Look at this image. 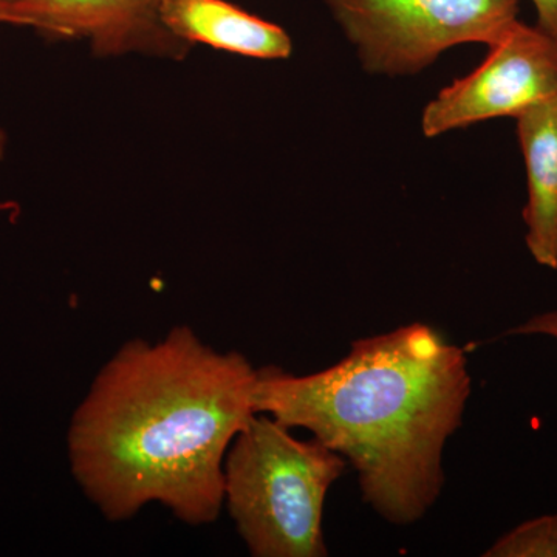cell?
Returning a JSON list of instances; mask_svg holds the SVG:
<instances>
[{
  "instance_id": "2",
  "label": "cell",
  "mask_w": 557,
  "mask_h": 557,
  "mask_svg": "<svg viewBox=\"0 0 557 557\" xmlns=\"http://www.w3.org/2000/svg\"><path fill=\"white\" fill-rule=\"evenodd\" d=\"M469 397L465 351L413 322L355 341L321 372L258 369L255 403L258 413L306 429L346 458L364 504L392 525L408 527L442 494L443 453Z\"/></svg>"
},
{
  "instance_id": "3",
  "label": "cell",
  "mask_w": 557,
  "mask_h": 557,
  "mask_svg": "<svg viewBox=\"0 0 557 557\" xmlns=\"http://www.w3.org/2000/svg\"><path fill=\"white\" fill-rule=\"evenodd\" d=\"M346 458L317 438L256 413L234 438L223 467L225 505L256 557H324L325 498Z\"/></svg>"
},
{
  "instance_id": "1",
  "label": "cell",
  "mask_w": 557,
  "mask_h": 557,
  "mask_svg": "<svg viewBox=\"0 0 557 557\" xmlns=\"http://www.w3.org/2000/svg\"><path fill=\"white\" fill-rule=\"evenodd\" d=\"M258 369L182 325L102 366L69 428L73 478L109 520L160 504L188 525L225 505L226 454L256 410Z\"/></svg>"
},
{
  "instance_id": "8",
  "label": "cell",
  "mask_w": 557,
  "mask_h": 557,
  "mask_svg": "<svg viewBox=\"0 0 557 557\" xmlns=\"http://www.w3.org/2000/svg\"><path fill=\"white\" fill-rule=\"evenodd\" d=\"M516 123L527 170V248L539 265L557 270V95L520 113Z\"/></svg>"
},
{
  "instance_id": "10",
  "label": "cell",
  "mask_w": 557,
  "mask_h": 557,
  "mask_svg": "<svg viewBox=\"0 0 557 557\" xmlns=\"http://www.w3.org/2000/svg\"><path fill=\"white\" fill-rule=\"evenodd\" d=\"M548 336L557 343V310L548 313L536 314L528 319L518 327H512L504 333V336Z\"/></svg>"
},
{
  "instance_id": "4",
  "label": "cell",
  "mask_w": 557,
  "mask_h": 557,
  "mask_svg": "<svg viewBox=\"0 0 557 557\" xmlns=\"http://www.w3.org/2000/svg\"><path fill=\"white\" fill-rule=\"evenodd\" d=\"M372 75L410 76L461 44L491 46L518 21L519 0H325Z\"/></svg>"
},
{
  "instance_id": "11",
  "label": "cell",
  "mask_w": 557,
  "mask_h": 557,
  "mask_svg": "<svg viewBox=\"0 0 557 557\" xmlns=\"http://www.w3.org/2000/svg\"><path fill=\"white\" fill-rule=\"evenodd\" d=\"M536 10V25L557 42V0H530Z\"/></svg>"
},
{
  "instance_id": "9",
  "label": "cell",
  "mask_w": 557,
  "mask_h": 557,
  "mask_svg": "<svg viewBox=\"0 0 557 557\" xmlns=\"http://www.w3.org/2000/svg\"><path fill=\"white\" fill-rule=\"evenodd\" d=\"M485 557H557V515L527 520L497 539Z\"/></svg>"
},
{
  "instance_id": "5",
  "label": "cell",
  "mask_w": 557,
  "mask_h": 557,
  "mask_svg": "<svg viewBox=\"0 0 557 557\" xmlns=\"http://www.w3.org/2000/svg\"><path fill=\"white\" fill-rule=\"evenodd\" d=\"M474 72L440 91L421 115L424 137L520 113L557 95V42L519 20L487 46Z\"/></svg>"
},
{
  "instance_id": "13",
  "label": "cell",
  "mask_w": 557,
  "mask_h": 557,
  "mask_svg": "<svg viewBox=\"0 0 557 557\" xmlns=\"http://www.w3.org/2000/svg\"><path fill=\"white\" fill-rule=\"evenodd\" d=\"M7 137L5 132L0 129V159L3 157V152H5Z\"/></svg>"
},
{
  "instance_id": "6",
  "label": "cell",
  "mask_w": 557,
  "mask_h": 557,
  "mask_svg": "<svg viewBox=\"0 0 557 557\" xmlns=\"http://www.w3.org/2000/svg\"><path fill=\"white\" fill-rule=\"evenodd\" d=\"M163 0H17L24 27L53 39H83L100 57L141 53L178 58L188 44L160 17Z\"/></svg>"
},
{
  "instance_id": "12",
  "label": "cell",
  "mask_w": 557,
  "mask_h": 557,
  "mask_svg": "<svg viewBox=\"0 0 557 557\" xmlns=\"http://www.w3.org/2000/svg\"><path fill=\"white\" fill-rule=\"evenodd\" d=\"M0 24L24 27V21H22L17 0H0Z\"/></svg>"
},
{
  "instance_id": "7",
  "label": "cell",
  "mask_w": 557,
  "mask_h": 557,
  "mask_svg": "<svg viewBox=\"0 0 557 557\" xmlns=\"http://www.w3.org/2000/svg\"><path fill=\"white\" fill-rule=\"evenodd\" d=\"M160 17L182 42L203 44L255 60H287L292 38L284 28L226 0H163Z\"/></svg>"
}]
</instances>
